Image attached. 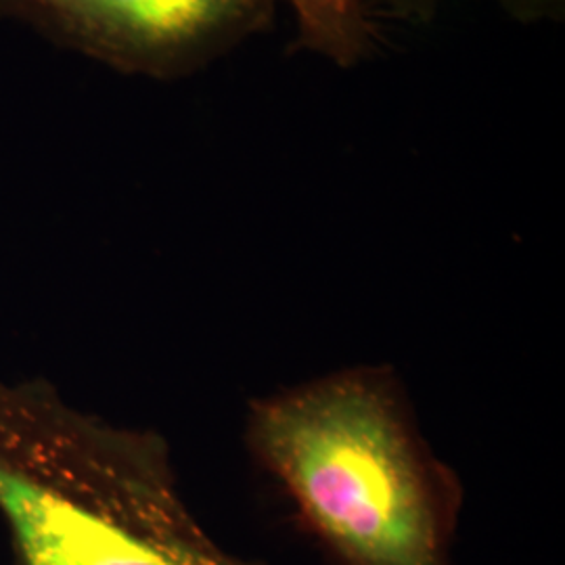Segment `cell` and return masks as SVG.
<instances>
[{"label": "cell", "mask_w": 565, "mask_h": 565, "mask_svg": "<svg viewBox=\"0 0 565 565\" xmlns=\"http://www.w3.org/2000/svg\"><path fill=\"white\" fill-rule=\"evenodd\" d=\"M298 25V46L352 70L371 60L377 49V30L361 0H287Z\"/></svg>", "instance_id": "cell-4"}, {"label": "cell", "mask_w": 565, "mask_h": 565, "mask_svg": "<svg viewBox=\"0 0 565 565\" xmlns=\"http://www.w3.org/2000/svg\"><path fill=\"white\" fill-rule=\"evenodd\" d=\"M264 457L342 565H446L448 520L392 403L343 377L264 406Z\"/></svg>", "instance_id": "cell-2"}, {"label": "cell", "mask_w": 565, "mask_h": 565, "mask_svg": "<svg viewBox=\"0 0 565 565\" xmlns=\"http://www.w3.org/2000/svg\"><path fill=\"white\" fill-rule=\"evenodd\" d=\"M0 515L13 565H247L191 515L160 440L39 382H0Z\"/></svg>", "instance_id": "cell-1"}, {"label": "cell", "mask_w": 565, "mask_h": 565, "mask_svg": "<svg viewBox=\"0 0 565 565\" xmlns=\"http://www.w3.org/2000/svg\"><path fill=\"white\" fill-rule=\"evenodd\" d=\"M385 11L394 20L427 23L438 15L445 0H384ZM501 11L524 25L557 23L565 18V0H497Z\"/></svg>", "instance_id": "cell-5"}, {"label": "cell", "mask_w": 565, "mask_h": 565, "mask_svg": "<svg viewBox=\"0 0 565 565\" xmlns=\"http://www.w3.org/2000/svg\"><path fill=\"white\" fill-rule=\"evenodd\" d=\"M277 0H0V18L153 81L195 76L266 32Z\"/></svg>", "instance_id": "cell-3"}]
</instances>
